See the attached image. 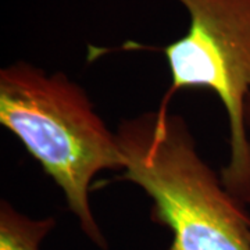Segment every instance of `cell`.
Here are the masks:
<instances>
[{"label": "cell", "mask_w": 250, "mask_h": 250, "mask_svg": "<svg viewBox=\"0 0 250 250\" xmlns=\"http://www.w3.org/2000/svg\"><path fill=\"white\" fill-rule=\"evenodd\" d=\"M0 124L53 179L81 229L102 249L107 239L92 213V179L124 170L116 132L99 116L86 90L64 72L20 62L0 70Z\"/></svg>", "instance_id": "2"}, {"label": "cell", "mask_w": 250, "mask_h": 250, "mask_svg": "<svg viewBox=\"0 0 250 250\" xmlns=\"http://www.w3.org/2000/svg\"><path fill=\"white\" fill-rule=\"evenodd\" d=\"M187 10L184 35L161 49L171 85L157 113H168L178 90H211L228 117V163L221 168L227 190L250 203V138L246 100L250 95V0H177Z\"/></svg>", "instance_id": "3"}, {"label": "cell", "mask_w": 250, "mask_h": 250, "mask_svg": "<svg viewBox=\"0 0 250 250\" xmlns=\"http://www.w3.org/2000/svg\"><path fill=\"white\" fill-rule=\"evenodd\" d=\"M116 135L124 170L114 181L152 199V220L172 233L167 250H250V214L202 159L184 117L146 111Z\"/></svg>", "instance_id": "1"}, {"label": "cell", "mask_w": 250, "mask_h": 250, "mask_svg": "<svg viewBox=\"0 0 250 250\" xmlns=\"http://www.w3.org/2000/svg\"><path fill=\"white\" fill-rule=\"evenodd\" d=\"M246 126H248V131L250 132V95L248 96V100H246Z\"/></svg>", "instance_id": "5"}, {"label": "cell", "mask_w": 250, "mask_h": 250, "mask_svg": "<svg viewBox=\"0 0 250 250\" xmlns=\"http://www.w3.org/2000/svg\"><path fill=\"white\" fill-rule=\"evenodd\" d=\"M54 227L53 217L32 218L16 210L7 200L0 202V250H41Z\"/></svg>", "instance_id": "4"}]
</instances>
